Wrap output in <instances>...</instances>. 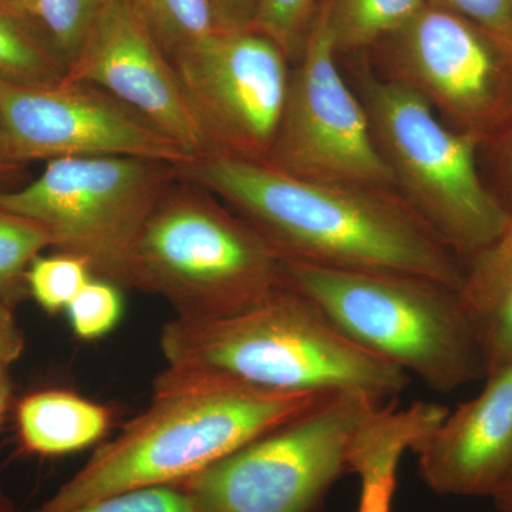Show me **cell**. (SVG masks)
<instances>
[{
    "instance_id": "obj_32",
    "label": "cell",
    "mask_w": 512,
    "mask_h": 512,
    "mask_svg": "<svg viewBox=\"0 0 512 512\" xmlns=\"http://www.w3.org/2000/svg\"><path fill=\"white\" fill-rule=\"evenodd\" d=\"M12 384H10L9 367L0 365V427L8 413Z\"/></svg>"
},
{
    "instance_id": "obj_1",
    "label": "cell",
    "mask_w": 512,
    "mask_h": 512,
    "mask_svg": "<svg viewBox=\"0 0 512 512\" xmlns=\"http://www.w3.org/2000/svg\"><path fill=\"white\" fill-rule=\"evenodd\" d=\"M181 174L217 195L281 258L424 276L460 291L464 265L407 205L384 191L319 183L259 161L207 154Z\"/></svg>"
},
{
    "instance_id": "obj_21",
    "label": "cell",
    "mask_w": 512,
    "mask_h": 512,
    "mask_svg": "<svg viewBox=\"0 0 512 512\" xmlns=\"http://www.w3.org/2000/svg\"><path fill=\"white\" fill-rule=\"evenodd\" d=\"M53 247L43 225L0 205V302L15 309L28 298L26 272L33 259Z\"/></svg>"
},
{
    "instance_id": "obj_12",
    "label": "cell",
    "mask_w": 512,
    "mask_h": 512,
    "mask_svg": "<svg viewBox=\"0 0 512 512\" xmlns=\"http://www.w3.org/2000/svg\"><path fill=\"white\" fill-rule=\"evenodd\" d=\"M399 82L478 138L512 116V43L427 3L396 33Z\"/></svg>"
},
{
    "instance_id": "obj_30",
    "label": "cell",
    "mask_w": 512,
    "mask_h": 512,
    "mask_svg": "<svg viewBox=\"0 0 512 512\" xmlns=\"http://www.w3.org/2000/svg\"><path fill=\"white\" fill-rule=\"evenodd\" d=\"M26 165L20 164L10 150L8 138L0 123V191L13 190L22 180Z\"/></svg>"
},
{
    "instance_id": "obj_20",
    "label": "cell",
    "mask_w": 512,
    "mask_h": 512,
    "mask_svg": "<svg viewBox=\"0 0 512 512\" xmlns=\"http://www.w3.org/2000/svg\"><path fill=\"white\" fill-rule=\"evenodd\" d=\"M165 56L175 57L224 29L210 0H127Z\"/></svg>"
},
{
    "instance_id": "obj_6",
    "label": "cell",
    "mask_w": 512,
    "mask_h": 512,
    "mask_svg": "<svg viewBox=\"0 0 512 512\" xmlns=\"http://www.w3.org/2000/svg\"><path fill=\"white\" fill-rule=\"evenodd\" d=\"M362 93L373 136L407 207L460 259L501 237L512 211L481 180L480 138L444 126L429 101L399 80L362 76Z\"/></svg>"
},
{
    "instance_id": "obj_26",
    "label": "cell",
    "mask_w": 512,
    "mask_h": 512,
    "mask_svg": "<svg viewBox=\"0 0 512 512\" xmlns=\"http://www.w3.org/2000/svg\"><path fill=\"white\" fill-rule=\"evenodd\" d=\"M42 512V511H37ZM66 512H197L181 485L138 488Z\"/></svg>"
},
{
    "instance_id": "obj_24",
    "label": "cell",
    "mask_w": 512,
    "mask_h": 512,
    "mask_svg": "<svg viewBox=\"0 0 512 512\" xmlns=\"http://www.w3.org/2000/svg\"><path fill=\"white\" fill-rule=\"evenodd\" d=\"M103 0H36L32 15L66 60L79 53Z\"/></svg>"
},
{
    "instance_id": "obj_18",
    "label": "cell",
    "mask_w": 512,
    "mask_h": 512,
    "mask_svg": "<svg viewBox=\"0 0 512 512\" xmlns=\"http://www.w3.org/2000/svg\"><path fill=\"white\" fill-rule=\"evenodd\" d=\"M67 63L35 16L0 0V82L56 86L66 79Z\"/></svg>"
},
{
    "instance_id": "obj_31",
    "label": "cell",
    "mask_w": 512,
    "mask_h": 512,
    "mask_svg": "<svg viewBox=\"0 0 512 512\" xmlns=\"http://www.w3.org/2000/svg\"><path fill=\"white\" fill-rule=\"evenodd\" d=\"M495 507L500 512H512V468L503 483L498 485L497 490L491 495Z\"/></svg>"
},
{
    "instance_id": "obj_25",
    "label": "cell",
    "mask_w": 512,
    "mask_h": 512,
    "mask_svg": "<svg viewBox=\"0 0 512 512\" xmlns=\"http://www.w3.org/2000/svg\"><path fill=\"white\" fill-rule=\"evenodd\" d=\"M74 335L96 340L114 328L123 313L119 286L93 278L66 308Z\"/></svg>"
},
{
    "instance_id": "obj_15",
    "label": "cell",
    "mask_w": 512,
    "mask_h": 512,
    "mask_svg": "<svg viewBox=\"0 0 512 512\" xmlns=\"http://www.w3.org/2000/svg\"><path fill=\"white\" fill-rule=\"evenodd\" d=\"M450 412L436 403L377 406L360 424L349 450V473L359 478L356 512H392L400 461Z\"/></svg>"
},
{
    "instance_id": "obj_28",
    "label": "cell",
    "mask_w": 512,
    "mask_h": 512,
    "mask_svg": "<svg viewBox=\"0 0 512 512\" xmlns=\"http://www.w3.org/2000/svg\"><path fill=\"white\" fill-rule=\"evenodd\" d=\"M25 338L20 330L13 308L0 302V365L10 366L22 356Z\"/></svg>"
},
{
    "instance_id": "obj_19",
    "label": "cell",
    "mask_w": 512,
    "mask_h": 512,
    "mask_svg": "<svg viewBox=\"0 0 512 512\" xmlns=\"http://www.w3.org/2000/svg\"><path fill=\"white\" fill-rule=\"evenodd\" d=\"M338 52L362 49L406 28L429 0H328Z\"/></svg>"
},
{
    "instance_id": "obj_5",
    "label": "cell",
    "mask_w": 512,
    "mask_h": 512,
    "mask_svg": "<svg viewBox=\"0 0 512 512\" xmlns=\"http://www.w3.org/2000/svg\"><path fill=\"white\" fill-rule=\"evenodd\" d=\"M281 261L247 221L181 174L134 242L126 288L160 296L175 318H224L276 291Z\"/></svg>"
},
{
    "instance_id": "obj_2",
    "label": "cell",
    "mask_w": 512,
    "mask_h": 512,
    "mask_svg": "<svg viewBox=\"0 0 512 512\" xmlns=\"http://www.w3.org/2000/svg\"><path fill=\"white\" fill-rule=\"evenodd\" d=\"M329 396L163 372L146 412L97 448L39 511L66 512L138 488L184 483Z\"/></svg>"
},
{
    "instance_id": "obj_22",
    "label": "cell",
    "mask_w": 512,
    "mask_h": 512,
    "mask_svg": "<svg viewBox=\"0 0 512 512\" xmlns=\"http://www.w3.org/2000/svg\"><path fill=\"white\" fill-rule=\"evenodd\" d=\"M94 278L92 269L79 256L56 252L33 259L26 272L29 296L46 312L66 311L77 293Z\"/></svg>"
},
{
    "instance_id": "obj_23",
    "label": "cell",
    "mask_w": 512,
    "mask_h": 512,
    "mask_svg": "<svg viewBox=\"0 0 512 512\" xmlns=\"http://www.w3.org/2000/svg\"><path fill=\"white\" fill-rule=\"evenodd\" d=\"M315 6L316 0H258L249 29L271 39L288 60L299 59Z\"/></svg>"
},
{
    "instance_id": "obj_29",
    "label": "cell",
    "mask_w": 512,
    "mask_h": 512,
    "mask_svg": "<svg viewBox=\"0 0 512 512\" xmlns=\"http://www.w3.org/2000/svg\"><path fill=\"white\" fill-rule=\"evenodd\" d=\"M218 22L224 29L249 28L258 0H210Z\"/></svg>"
},
{
    "instance_id": "obj_4",
    "label": "cell",
    "mask_w": 512,
    "mask_h": 512,
    "mask_svg": "<svg viewBox=\"0 0 512 512\" xmlns=\"http://www.w3.org/2000/svg\"><path fill=\"white\" fill-rule=\"evenodd\" d=\"M281 282L366 352L451 393L487 377L460 291L404 272L329 268L282 258Z\"/></svg>"
},
{
    "instance_id": "obj_14",
    "label": "cell",
    "mask_w": 512,
    "mask_h": 512,
    "mask_svg": "<svg viewBox=\"0 0 512 512\" xmlns=\"http://www.w3.org/2000/svg\"><path fill=\"white\" fill-rule=\"evenodd\" d=\"M423 483L443 497H490L512 468V362L413 448Z\"/></svg>"
},
{
    "instance_id": "obj_35",
    "label": "cell",
    "mask_w": 512,
    "mask_h": 512,
    "mask_svg": "<svg viewBox=\"0 0 512 512\" xmlns=\"http://www.w3.org/2000/svg\"><path fill=\"white\" fill-rule=\"evenodd\" d=\"M508 167H510L511 183H512V137L510 148H508Z\"/></svg>"
},
{
    "instance_id": "obj_11",
    "label": "cell",
    "mask_w": 512,
    "mask_h": 512,
    "mask_svg": "<svg viewBox=\"0 0 512 512\" xmlns=\"http://www.w3.org/2000/svg\"><path fill=\"white\" fill-rule=\"evenodd\" d=\"M0 123L20 164L69 157H134L184 167L195 160L143 116L83 82H0Z\"/></svg>"
},
{
    "instance_id": "obj_3",
    "label": "cell",
    "mask_w": 512,
    "mask_h": 512,
    "mask_svg": "<svg viewBox=\"0 0 512 512\" xmlns=\"http://www.w3.org/2000/svg\"><path fill=\"white\" fill-rule=\"evenodd\" d=\"M160 346L168 375L229 380L264 392H363L384 402L409 383L403 369L357 346L284 285L235 315L174 318Z\"/></svg>"
},
{
    "instance_id": "obj_34",
    "label": "cell",
    "mask_w": 512,
    "mask_h": 512,
    "mask_svg": "<svg viewBox=\"0 0 512 512\" xmlns=\"http://www.w3.org/2000/svg\"><path fill=\"white\" fill-rule=\"evenodd\" d=\"M8 2L16 3V5L22 6V8H25L32 13L36 0H8Z\"/></svg>"
},
{
    "instance_id": "obj_9",
    "label": "cell",
    "mask_w": 512,
    "mask_h": 512,
    "mask_svg": "<svg viewBox=\"0 0 512 512\" xmlns=\"http://www.w3.org/2000/svg\"><path fill=\"white\" fill-rule=\"evenodd\" d=\"M336 55L323 3L298 69L289 77L281 124L264 164L302 180L389 190L396 187L392 170L377 146L365 104L343 79Z\"/></svg>"
},
{
    "instance_id": "obj_8",
    "label": "cell",
    "mask_w": 512,
    "mask_h": 512,
    "mask_svg": "<svg viewBox=\"0 0 512 512\" xmlns=\"http://www.w3.org/2000/svg\"><path fill=\"white\" fill-rule=\"evenodd\" d=\"M382 403L363 392L332 394L177 485L197 512H316L349 473L353 436Z\"/></svg>"
},
{
    "instance_id": "obj_10",
    "label": "cell",
    "mask_w": 512,
    "mask_h": 512,
    "mask_svg": "<svg viewBox=\"0 0 512 512\" xmlns=\"http://www.w3.org/2000/svg\"><path fill=\"white\" fill-rule=\"evenodd\" d=\"M288 62L271 39L249 28L218 30L175 57L208 154L264 163L284 113Z\"/></svg>"
},
{
    "instance_id": "obj_7",
    "label": "cell",
    "mask_w": 512,
    "mask_h": 512,
    "mask_svg": "<svg viewBox=\"0 0 512 512\" xmlns=\"http://www.w3.org/2000/svg\"><path fill=\"white\" fill-rule=\"evenodd\" d=\"M180 175L178 165L146 158H57L30 183L0 191V205L43 225L53 249L82 258L94 278L126 288L134 242Z\"/></svg>"
},
{
    "instance_id": "obj_13",
    "label": "cell",
    "mask_w": 512,
    "mask_h": 512,
    "mask_svg": "<svg viewBox=\"0 0 512 512\" xmlns=\"http://www.w3.org/2000/svg\"><path fill=\"white\" fill-rule=\"evenodd\" d=\"M64 82H83L127 104L195 160L207 144L170 62L127 0H103Z\"/></svg>"
},
{
    "instance_id": "obj_27",
    "label": "cell",
    "mask_w": 512,
    "mask_h": 512,
    "mask_svg": "<svg viewBox=\"0 0 512 512\" xmlns=\"http://www.w3.org/2000/svg\"><path fill=\"white\" fill-rule=\"evenodd\" d=\"M436 5L512 43V0H436Z\"/></svg>"
},
{
    "instance_id": "obj_16",
    "label": "cell",
    "mask_w": 512,
    "mask_h": 512,
    "mask_svg": "<svg viewBox=\"0 0 512 512\" xmlns=\"http://www.w3.org/2000/svg\"><path fill=\"white\" fill-rule=\"evenodd\" d=\"M467 261L460 293L476 323L488 376L512 362V222Z\"/></svg>"
},
{
    "instance_id": "obj_17",
    "label": "cell",
    "mask_w": 512,
    "mask_h": 512,
    "mask_svg": "<svg viewBox=\"0 0 512 512\" xmlns=\"http://www.w3.org/2000/svg\"><path fill=\"white\" fill-rule=\"evenodd\" d=\"M20 440L30 453L55 457L97 443L106 434V407L64 390L26 396L16 410Z\"/></svg>"
},
{
    "instance_id": "obj_33",
    "label": "cell",
    "mask_w": 512,
    "mask_h": 512,
    "mask_svg": "<svg viewBox=\"0 0 512 512\" xmlns=\"http://www.w3.org/2000/svg\"><path fill=\"white\" fill-rule=\"evenodd\" d=\"M0 512H16L12 501L9 500L2 488H0Z\"/></svg>"
}]
</instances>
